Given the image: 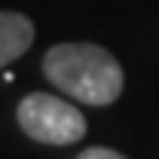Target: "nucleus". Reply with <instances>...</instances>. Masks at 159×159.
I'll return each mask as SVG.
<instances>
[{
    "label": "nucleus",
    "instance_id": "f03ea898",
    "mask_svg": "<svg viewBox=\"0 0 159 159\" xmlns=\"http://www.w3.org/2000/svg\"><path fill=\"white\" fill-rule=\"evenodd\" d=\"M16 119L28 138L52 147L77 144L86 135V116L80 113V107L46 92H31L28 98H21Z\"/></svg>",
    "mask_w": 159,
    "mask_h": 159
},
{
    "label": "nucleus",
    "instance_id": "20e7f679",
    "mask_svg": "<svg viewBox=\"0 0 159 159\" xmlns=\"http://www.w3.org/2000/svg\"><path fill=\"white\" fill-rule=\"evenodd\" d=\"M77 159H125V156L116 153V150H110V147H89V150H83Z\"/></svg>",
    "mask_w": 159,
    "mask_h": 159
},
{
    "label": "nucleus",
    "instance_id": "7ed1b4c3",
    "mask_svg": "<svg viewBox=\"0 0 159 159\" xmlns=\"http://www.w3.org/2000/svg\"><path fill=\"white\" fill-rule=\"evenodd\" d=\"M34 43V21L21 12H0V67L21 58Z\"/></svg>",
    "mask_w": 159,
    "mask_h": 159
},
{
    "label": "nucleus",
    "instance_id": "f257e3e1",
    "mask_svg": "<svg viewBox=\"0 0 159 159\" xmlns=\"http://www.w3.org/2000/svg\"><path fill=\"white\" fill-rule=\"evenodd\" d=\"M43 74L70 98L104 107L122 95L119 61L95 43H58L43 55Z\"/></svg>",
    "mask_w": 159,
    "mask_h": 159
}]
</instances>
